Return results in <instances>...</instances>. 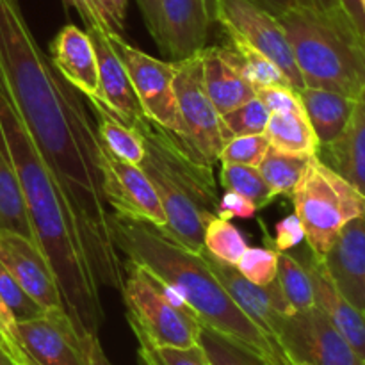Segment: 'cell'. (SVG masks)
I'll list each match as a JSON object with an SVG mask.
<instances>
[{
    "instance_id": "obj_19",
    "label": "cell",
    "mask_w": 365,
    "mask_h": 365,
    "mask_svg": "<svg viewBox=\"0 0 365 365\" xmlns=\"http://www.w3.org/2000/svg\"><path fill=\"white\" fill-rule=\"evenodd\" d=\"M198 53L203 86L220 116L255 98L257 91L242 77L237 53L230 46H205Z\"/></svg>"
},
{
    "instance_id": "obj_31",
    "label": "cell",
    "mask_w": 365,
    "mask_h": 365,
    "mask_svg": "<svg viewBox=\"0 0 365 365\" xmlns=\"http://www.w3.org/2000/svg\"><path fill=\"white\" fill-rule=\"evenodd\" d=\"M221 184H223L225 191L237 192V195L252 200L259 207V210L269 205L274 200L273 191L260 175L259 168L221 163Z\"/></svg>"
},
{
    "instance_id": "obj_13",
    "label": "cell",
    "mask_w": 365,
    "mask_h": 365,
    "mask_svg": "<svg viewBox=\"0 0 365 365\" xmlns=\"http://www.w3.org/2000/svg\"><path fill=\"white\" fill-rule=\"evenodd\" d=\"M214 21V0H159L157 45L173 61L187 59L205 48Z\"/></svg>"
},
{
    "instance_id": "obj_51",
    "label": "cell",
    "mask_w": 365,
    "mask_h": 365,
    "mask_svg": "<svg viewBox=\"0 0 365 365\" xmlns=\"http://www.w3.org/2000/svg\"><path fill=\"white\" fill-rule=\"evenodd\" d=\"M362 6H364V13H365V0H362Z\"/></svg>"
},
{
    "instance_id": "obj_33",
    "label": "cell",
    "mask_w": 365,
    "mask_h": 365,
    "mask_svg": "<svg viewBox=\"0 0 365 365\" xmlns=\"http://www.w3.org/2000/svg\"><path fill=\"white\" fill-rule=\"evenodd\" d=\"M235 267L252 284L269 285L278 273V252L267 246H257V248L248 246Z\"/></svg>"
},
{
    "instance_id": "obj_16",
    "label": "cell",
    "mask_w": 365,
    "mask_h": 365,
    "mask_svg": "<svg viewBox=\"0 0 365 365\" xmlns=\"http://www.w3.org/2000/svg\"><path fill=\"white\" fill-rule=\"evenodd\" d=\"M321 260L337 291L365 316V216L346 225Z\"/></svg>"
},
{
    "instance_id": "obj_43",
    "label": "cell",
    "mask_w": 365,
    "mask_h": 365,
    "mask_svg": "<svg viewBox=\"0 0 365 365\" xmlns=\"http://www.w3.org/2000/svg\"><path fill=\"white\" fill-rule=\"evenodd\" d=\"M152 38L159 39V0H135Z\"/></svg>"
},
{
    "instance_id": "obj_1",
    "label": "cell",
    "mask_w": 365,
    "mask_h": 365,
    "mask_svg": "<svg viewBox=\"0 0 365 365\" xmlns=\"http://www.w3.org/2000/svg\"><path fill=\"white\" fill-rule=\"evenodd\" d=\"M0 82L63 192L89 271L100 287L121 291L125 267L103 200L98 132L77 89L36 43L16 0H0Z\"/></svg>"
},
{
    "instance_id": "obj_44",
    "label": "cell",
    "mask_w": 365,
    "mask_h": 365,
    "mask_svg": "<svg viewBox=\"0 0 365 365\" xmlns=\"http://www.w3.org/2000/svg\"><path fill=\"white\" fill-rule=\"evenodd\" d=\"M339 6L344 11L346 16L351 20V24L355 25L356 31L365 38V13L362 0H339Z\"/></svg>"
},
{
    "instance_id": "obj_18",
    "label": "cell",
    "mask_w": 365,
    "mask_h": 365,
    "mask_svg": "<svg viewBox=\"0 0 365 365\" xmlns=\"http://www.w3.org/2000/svg\"><path fill=\"white\" fill-rule=\"evenodd\" d=\"M91 38L93 48L98 63L100 89H102V103L123 123L135 127L145 118L138 95L134 91L130 77L127 73L123 61L116 53L109 41V34L102 31H86Z\"/></svg>"
},
{
    "instance_id": "obj_48",
    "label": "cell",
    "mask_w": 365,
    "mask_h": 365,
    "mask_svg": "<svg viewBox=\"0 0 365 365\" xmlns=\"http://www.w3.org/2000/svg\"><path fill=\"white\" fill-rule=\"evenodd\" d=\"M138 339V359H139V365H159L157 364L155 356H153L152 353V348H150V344L146 341H143V339L135 337Z\"/></svg>"
},
{
    "instance_id": "obj_17",
    "label": "cell",
    "mask_w": 365,
    "mask_h": 365,
    "mask_svg": "<svg viewBox=\"0 0 365 365\" xmlns=\"http://www.w3.org/2000/svg\"><path fill=\"white\" fill-rule=\"evenodd\" d=\"M52 64L64 81L91 103H102L98 63L91 38L77 25H64L50 43Z\"/></svg>"
},
{
    "instance_id": "obj_22",
    "label": "cell",
    "mask_w": 365,
    "mask_h": 365,
    "mask_svg": "<svg viewBox=\"0 0 365 365\" xmlns=\"http://www.w3.org/2000/svg\"><path fill=\"white\" fill-rule=\"evenodd\" d=\"M298 93L319 146L334 141L351 118L355 98L319 88H303Z\"/></svg>"
},
{
    "instance_id": "obj_14",
    "label": "cell",
    "mask_w": 365,
    "mask_h": 365,
    "mask_svg": "<svg viewBox=\"0 0 365 365\" xmlns=\"http://www.w3.org/2000/svg\"><path fill=\"white\" fill-rule=\"evenodd\" d=\"M207 264L223 284L235 305L264 331L269 339H274L282 317L296 312L282 292L280 284L274 278L269 285H255L246 280L237 267L216 259L210 253L202 252Z\"/></svg>"
},
{
    "instance_id": "obj_37",
    "label": "cell",
    "mask_w": 365,
    "mask_h": 365,
    "mask_svg": "<svg viewBox=\"0 0 365 365\" xmlns=\"http://www.w3.org/2000/svg\"><path fill=\"white\" fill-rule=\"evenodd\" d=\"M257 96L262 100L271 114H305L302 98L291 86H273L257 91Z\"/></svg>"
},
{
    "instance_id": "obj_40",
    "label": "cell",
    "mask_w": 365,
    "mask_h": 365,
    "mask_svg": "<svg viewBox=\"0 0 365 365\" xmlns=\"http://www.w3.org/2000/svg\"><path fill=\"white\" fill-rule=\"evenodd\" d=\"M259 212V207L252 202V200L245 198V196L237 195V192L225 191L217 202V217L230 221L232 217H239V220H252Z\"/></svg>"
},
{
    "instance_id": "obj_47",
    "label": "cell",
    "mask_w": 365,
    "mask_h": 365,
    "mask_svg": "<svg viewBox=\"0 0 365 365\" xmlns=\"http://www.w3.org/2000/svg\"><path fill=\"white\" fill-rule=\"evenodd\" d=\"M89 365H113L110 360L107 359L106 351H103L102 344H100V339H93L91 344V355H89Z\"/></svg>"
},
{
    "instance_id": "obj_38",
    "label": "cell",
    "mask_w": 365,
    "mask_h": 365,
    "mask_svg": "<svg viewBox=\"0 0 365 365\" xmlns=\"http://www.w3.org/2000/svg\"><path fill=\"white\" fill-rule=\"evenodd\" d=\"M150 348L159 365H210L200 344L189 346V348H153L150 344Z\"/></svg>"
},
{
    "instance_id": "obj_6",
    "label": "cell",
    "mask_w": 365,
    "mask_h": 365,
    "mask_svg": "<svg viewBox=\"0 0 365 365\" xmlns=\"http://www.w3.org/2000/svg\"><path fill=\"white\" fill-rule=\"evenodd\" d=\"M127 319L135 337L153 348H189L198 344L200 321L192 314L171 305L153 282L152 274L138 264L123 262Z\"/></svg>"
},
{
    "instance_id": "obj_39",
    "label": "cell",
    "mask_w": 365,
    "mask_h": 365,
    "mask_svg": "<svg viewBox=\"0 0 365 365\" xmlns=\"http://www.w3.org/2000/svg\"><path fill=\"white\" fill-rule=\"evenodd\" d=\"M303 241H305V230H303L302 221H299V217L296 214H291V216L278 221L277 227H274L273 239L274 250L278 253L289 252V250L302 245Z\"/></svg>"
},
{
    "instance_id": "obj_29",
    "label": "cell",
    "mask_w": 365,
    "mask_h": 365,
    "mask_svg": "<svg viewBox=\"0 0 365 365\" xmlns=\"http://www.w3.org/2000/svg\"><path fill=\"white\" fill-rule=\"evenodd\" d=\"M277 280L282 292L294 310H307L316 305L314 285L305 264L287 252L278 253Z\"/></svg>"
},
{
    "instance_id": "obj_21",
    "label": "cell",
    "mask_w": 365,
    "mask_h": 365,
    "mask_svg": "<svg viewBox=\"0 0 365 365\" xmlns=\"http://www.w3.org/2000/svg\"><path fill=\"white\" fill-rule=\"evenodd\" d=\"M316 157L365 196V89L355 98L344 130L331 143L319 146Z\"/></svg>"
},
{
    "instance_id": "obj_27",
    "label": "cell",
    "mask_w": 365,
    "mask_h": 365,
    "mask_svg": "<svg viewBox=\"0 0 365 365\" xmlns=\"http://www.w3.org/2000/svg\"><path fill=\"white\" fill-rule=\"evenodd\" d=\"M198 344L210 365H267L266 356L259 351L203 324L200 327Z\"/></svg>"
},
{
    "instance_id": "obj_34",
    "label": "cell",
    "mask_w": 365,
    "mask_h": 365,
    "mask_svg": "<svg viewBox=\"0 0 365 365\" xmlns=\"http://www.w3.org/2000/svg\"><path fill=\"white\" fill-rule=\"evenodd\" d=\"M269 146L271 143L266 134L237 135V138H232L225 143L220 153V163L259 168Z\"/></svg>"
},
{
    "instance_id": "obj_12",
    "label": "cell",
    "mask_w": 365,
    "mask_h": 365,
    "mask_svg": "<svg viewBox=\"0 0 365 365\" xmlns=\"http://www.w3.org/2000/svg\"><path fill=\"white\" fill-rule=\"evenodd\" d=\"M18 334L38 365H89L96 339L82 335L64 307L46 309L41 316L18 323Z\"/></svg>"
},
{
    "instance_id": "obj_32",
    "label": "cell",
    "mask_w": 365,
    "mask_h": 365,
    "mask_svg": "<svg viewBox=\"0 0 365 365\" xmlns=\"http://www.w3.org/2000/svg\"><path fill=\"white\" fill-rule=\"evenodd\" d=\"M269 116L271 113L259 96L248 100L246 103L221 116L225 139L228 141V139L237 138V135L264 134Z\"/></svg>"
},
{
    "instance_id": "obj_50",
    "label": "cell",
    "mask_w": 365,
    "mask_h": 365,
    "mask_svg": "<svg viewBox=\"0 0 365 365\" xmlns=\"http://www.w3.org/2000/svg\"><path fill=\"white\" fill-rule=\"evenodd\" d=\"M0 365H16L13 360H11V356L4 351L2 346H0Z\"/></svg>"
},
{
    "instance_id": "obj_4",
    "label": "cell",
    "mask_w": 365,
    "mask_h": 365,
    "mask_svg": "<svg viewBox=\"0 0 365 365\" xmlns=\"http://www.w3.org/2000/svg\"><path fill=\"white\" fill-rule=\"evenodd\" d=\"M277 18L291 43L305 88L351 98L365 89V38L344 11L298 6Z\"/></svg>"
},
{
    "instance_id": "obj_15",
    "label": "cell",
    "mask_w": 365,
    "mask_h": 365,
    "mask_svg": "<svg viewBox=\"0 0 365 365\" xmlns=\"http://www.w3.org/2000/svg\"><path fill=\"white\" fill-rule=\"evenodd\" d=\"M0 262L43 309L64 307L56 274L38 242L0 228Z\"/></svg>"
},
{
    "instance_id": "obj_52",
    "label": "cell",
    "mask_w": 365,
    "mask_h": 365,
    "mask_svg": "<svg viewBox=\"0 0 365 365\" xmlns=\"http://www.w3.org/2000/svg\"><path fill=\"white\" fill-rule=\"evenodd\" d=\"M294 365H310V364H294Z\"/></svg>"
},
{
    "instance_id": "obj_30",
    "label": "cell",
    "mask_w": 365,
    "mask_h": 365,
    "mask_svg": "<svg viewBox=\"0 0 365 365\" xmlns=\"http://www.w3.org/2000/svg\"><path fill=\"white\" fill-rule=\"evenodd\" d=\"M246 248H248L246 235L228 220L216 216L207 223L203 232V252L235 266Z\"/></svg>"
},
{
    "instance_id": "obj_5",
    "label": "cell",
    "mask_w": 365,
    "mask_h": 365,
    "mask_svg": "<svg viewBox=\"0 0 365 365\" xmlns=\"http://www.w3.org/2000/svg\"><path fill=\"white\" fill-rule=\"evenodd\" d=\"M291 198L305 230L307 245L319 259L327 255L346 225L365 216L362 192L316 155L310 157Z\"/></svg>"
},
{
    "instance_id": "obj_8",
    "label": "cell",
    "mask_w": 365,
    "mask_h": 365,
    "mask_svg": "<svg viewBox=\"0 0 365 365\" xmlns=\"http://www.w3.org/2000/svg\"><path fill=\"white\" fill-rule=\"evenodd\" d=\"M214 18L228 39L246 43L274 61L296 91L305 88L287 34L274 14L255 0H214Z\"/></svg>"
},
{
    "instance_id": "obj_49",
    "label": "cell",
    "mask_w": 365,
    "mask_h": 365,
    "mask_svg": "<svg viewBox=\"0 0 365 365\" xmlns=\"http://www.w3.org/2000/svg\"><path fill=\"white\" fill-rule=\"evenodd\" d=\"M312 4V7L321 11H334V9H341L339 6V0H309Z\"/></svg>"
},
{
    "instance_id": "obj_10",
    "label": "cell",
    "mask_w": 365,
    "mask_h": 365,
    "mask_svg": "<svg viewBox=\"0 0 365 365\" xmlns=\"http://www.w3.org/2000/svg\"><path fill=\"white\" fill-rule=\"evenodd\" d=\"M274 341L294 364L365 365L316 305L282 317Z\"/></svg>"
},
{
    "instance_id": "obj_23",
    "label": "cell",
    "mask_w": 365,
    "mask_h": 365,
    "mask_svg": "<svg viewBox=\"0 0 365 365\" xmlns=\"http://www.w3.org/2000/svg\"><path fill=\"white\" fill-rule=\"evenodd\" d=\"M91 106L98 118L96 132H98V139L103 148L116 159L139 166L146 153L141 132L135 127L123 123L107 107L100 106V103H91Z\"/></svg>"
},
{
    "instance_id": "obj_11",
    "label": "cell",
    "mask_w": 365,
    "mask_h": 365,
    "mask_svg": "<svg viewBox=\"0 0 365 365\" xmlns=\"http://www.w3.org/2000/svg\"><path fill=\"white\" fill-rule=\"evenodd\" d=\"M98 164L103 200L113 214L150 223L159 230L166 228L163 203L141 166L116 159L103 146L98 153Z\"/></svg>"
},
{
    "instance_id": "obj_42",
    "label": "cell",
    "mask_w": 365,
    "mask_h": 365,
    "mask_svg": "<svg viewBox=\"0 0 365 365\" xmlns=\"http://www.w3.org/2000/svg\"><path fill=\"white\" fill-rule=\"evenodd\" d=\"M64 6L73 7L77 11L88 31H102L110 34L102 14H100L98 7H96L95 0H64Z\"/></svg>"
},
{
    "instance_id": "obj_2",
    "label": "cell",
    "mask_w": 365,
    "mask_h": 365,
    "mask_svg": "<svg viewBox=\"0 0 365 365\" xmlns=\"http://www.w3.org/2000/svg\"><path fill=\"white\" fill-rule=\"evenodd\" d=\"M110 235L127 260L173 285L200 324L250 346L260 355L269 351L273 339L235 305L202 253L191 252L153 225L116 214H110Z\"/></svg>"
},
{
    "instance_id": "obj_9",
    "label": "cell",
    "mask_w": 365,
    "mask_h": 365,
    "mask_svg": "<svg viewBox=\"0 0 365 365\" xmlns=\"http://www.w3.org/2000/svg\"><path fill=\"white\" fill-rule=\"evenodd\" d=\"M109 41L127 68L145 116L171 135L180 138V114L173 86L177 63L155 59L132 46L120 34H109Z\"/></svg>"
},
{
    "instance_id": "obj_3",
    "label": "cell",
    "mask_w": 365,
    "mask_h": 365,
    "mask_svg": "<svg viewBox=\"0 0 365 365\" xmlns=\"http://www.w3.org/2000/svg\"><path fill=\"white\" fill-rule=\"evenodd\" d=\"M135 128L146 148L139 166L155 187L166 214L163 232L191 252L202 253L203 232L217 216L220 202L212 170L196 163L170 132L146 116Z\"/></svg>"
},
{
    "instance_id": "obj_24",
    "label": "cell",
    "mask_w": 365,
    "mask_h": 365,
    "mask_svg": "<svg viewBox=\"0 0 365 365\" xmlns=\"http://www.w3.org/2000/svg\"><path fill=\"white\" fill-rule=\"evenodd\" d=\"M0 228L16 232V234L38 242L34 230H32L20 182H18L9 159L4 153L2 146H0Z\"/></svg>"
},
{
    "instance_id": "obj_45",
    "label": "cell",
    "mask_w": 365,
    "mask_h": 365,
    "mask_svg": "<svg viewBox=\"0 0 365 365\" xmlns=\"http://www.w3.org/2000/svg\"><path fill=\"white\" fill-rule=\"evenodd\" d=\"M255 2L260 4L264 9H267L274 16H280V14L287 13V11L294 9L298 6L312 7V4L309 0H255Z\"/></svg>"
},
{
    "instance_id": "obj_46",
    "label": "cell",
    "mask_w": 365,
    "mask_h": 365,
    "mask_svg": "<svg viewBox=\"0 0 365 365\" xmlns=\"http://www.w3.org/2000/svg\"><path fill=\"white\" fill-rule=\"evenodd\" d=\"M264 356H266L267 365H294V362H292V360L285 355V351L282 349V346L278 344L274 339H273V342H271L269 351H267Z\"/></svg>"
},
{
    "instance_id": "obj_36",
    "label": "cell",
    "mask_w": 365,
    "mask_h": 365,
    "mask_svg": "<svg viewBox=\"0 0 365 365\" xmlns=\"http://www.w3.org/2000/svg\"><path fill=\"white\" fill-rule=\"evenodd\" d=\"M0 346L16 365H38L31 359L18 334V321L0 298Z\"/></svg>"
},
{
    "instance_id": "obj_35",
    "label": "cell",
    "mask_w": 365,
    "mask_h": 365,
    "mask_svg": "<svg viewBox=\"0 0 365 365\" xmlns=\"http://www.w3.org/2000/svg\"><path fill=\"white\" fill-rule=\"evenodd\" d=\"M0 298L4 299V303H6L7 309L11 310V314H13L18 323L34 319V317L41 316L45 312V309L38 305L24 291V287L14 280L13 274L2 266V262H0Z\"/></svg>"
},
{
    "instance_id": "obj_7",
    "label": "cell",
    "mask_w": 365,
    "mask_h": 365,
    "mask_svg": "<svg viewBox=\"0 0 365 365\" xmlns=\"http://www.w3.org/2000/svg\"><path fill=\"white\" fill-rule=\"evenodd\" d=\"M175 63L177 71L173 86L182 134L180 138H173L196 163L214 170V164L220 163V153L227 139L223 134L220 113L210 102L203 86L202 59L200 53H196Z\"/></svg>"
},
{
    "instance_id": "obj_20",
    "label": "cell",
    "mask_w": 365,
    "mask_h": 365,
    "mask_svg": "<svg viewBox=\"0 0 365 365\" xmlns=\"http://www.w3.org/2000/svg\"><path fill=\"white\" fill-rule=\"evenodd\" d=\"M302 262L312 278L316 307L331 321L365 364V316L337 291L319 257L310 252V257H305Z\"/></svg>"
},
{
    "instance_id": "obj_28",
    "label": "cell",
    "mask_w": 365,
    "mask_h": 365,
    "mask_svg": "<svg viewBox=\"0 0 365 365\" xmlns=\"http://www.w3.org/2000/svg\"><path fill=\"white\" fill-rule=\"evenodd\" d=\"M228 46L237 53L242 77L248 81V84L255 91L264 88H273V86H291L289 78L277 66V63L264 56V53H260L259 50L252 48L250 45L237 41V39H228Z\"/></svg>"
},
{
    "instance_id": "obj_26",
    "label": "cell",
    "mask_w": 365,
    "mask_h": 365,
    "mask_svg": "<svg viewBox=\"0 0 365 365\" xmlns=\"http://www.w3.org/2000/svg\"><path fill=\"white\" fill-rule=\"evenodd\" d=\"M309 160L310 157L282 152L274 146H269L262 163L259 164V171L273 191L274 198L277 196H291L296 185L302 180Z\"/></svg>"
},
{
    "instance_id": "obj_25",
    "label": "cell",
    "mask_w": 365,
    "mask_h": 365,
    "mask_svg": "<svg viewBox=\"0 0 365 365\" xmlns=\"http://www.w3.org/2000/svg\"><path fill=\"white\" fill-rule=\"evenodd\" d=\"M264 134L269 139L271 146L282 152L312 157L319 148V141L307 114H271Z\"/></svg>"
},
{
    "instance_id": "obj_41",
    "label": "cell",
    "mask_w": 365,
    "mask_h": 365,
    "mask_svg": "<svg viewBox=\"0 0 365 365\" xmlns=\"http://www.w3.org/2000/svg\"><path fill=\"white\" fill-rule=\"evenodd\" d=\"M95 2L110 34L121 36L125 29L128 0H95Z\"/></svg>"
}]
</instances>
